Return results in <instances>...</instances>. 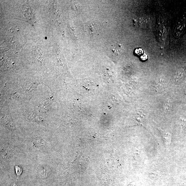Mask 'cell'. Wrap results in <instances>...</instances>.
Returning <instances> with one entry per match:
<instances>
[{
    "label": "cell",
    "instance_id": "52a82bcc",
    "mask_svg": "<svg viewBox=\"0 0 186 186\" xmlns=\"http://www.w3.org/2000/svg\"><path fill=\"white\" fill-rule=\"evenodd\" d=\"M12 186H17L16 184H13V185H12Z\"/></svg>",
    "mask_w": 186,
    "mask_h": 186
},
{
    "label": "cell",
    "instance_id": "7a4b0ae2",
    "mask_svg": "<svg viewBox=\"0 0 186 186\" xmlns=\"http://www.w3.org/2000/svg\"><path fill=\"white\" fill-rule=\"evenodd\" d=\"M88 27V31L91 35L96 34L99 31V26L96 23H90Z\"/></svg>",
    "mask_w": 186,
    "mask_h": 186
},
{
    "label": "cell",
    "instance_id": "ba28073f",
    "mask_svg": "<svg viewBox=\"0 0 186 186\" xmlns=\"http://www.w3.org/2000/svg\"><path fill=\"white\" fill-rule=\"evenodd\" d=\"M185 93L186 94V89H185Z\"/></svg>",
    "mask_w": 186,
    "mask_h": 186
},
{
    "label": "cell",
    "instance_id": "277c9868",
    "mask_svg": "<svg viewBox=\"0 0 186 186\" xmlns=\"http://www.w3.org/2000/svg\"><path fill=\"white\" fill-rule=\"evenodd\" d=\"M164 137L165 142L166 144H169L171 143V135L168 133H165L164 134Z\"/></svg>",
    "mask_w": 186,
    "mask_h": 186
},
{
    "label": "cell",
    "instance_id": "6da1fadb",
    "mask_svg": "<svg viewBox=\"0 0 186 186\" xmlns=\"http://www.w3.org/2000/svg\"><path fill=\"white\" fill-rule=\"evenodd\" d=\"M33 144L35 148L42 149L46 146V143L42 138L39 137L33 140Z\"/></svg>",
    "mask_w": 186,
    "mask_h": 186
},
{
    "label": "cell",
    "instance_id": "3957f363",
    "mask_svg": "<svg viewBox=\"0 0 186 186\" xmlns=\"http://www.w3.org/2000/svg\"><path fill=\"white\" fill-rule=\"evenodd\" d=\"M122 51L121 46L119 44H116L113 46L112 49V51L113 54L117 55L121 54Z\"/></svg>",
    "mask_w": 186,
    "mask_h": 186
},
{
    "label": "cell",
    "instance_id": "8992f818",
    "mask_svg": "<svg viewBox=\"0 0 186 186\" xmlns=\"http://www.w3.org/2000/svg\"><path fill=\"white\" fill-rule=\"evenodd\" d=\"M35 84H31L29 85V86H28L27 88L26 89L27 91H32L31 90H32L34 88H35Z\"/></svg>",
    "mask_w": 186,
    "mask_h": 186
},
{
    "label": "cell",
    "instance_id": "5b68a950",
    "mask_svg": "<svg viewBox=\"0 0 186 186\" xmlns=\"http://www.w3.org/2000/svg\"><path fill=\"white\" fill-rule=\"evenodd\" d=\"M16 174L17 176V178L18 179L22 173V169L18 166H16L15 167Z\"/></svg>",
    "mask_w": 186,
    "mask_h": 186
}]
</instances>
